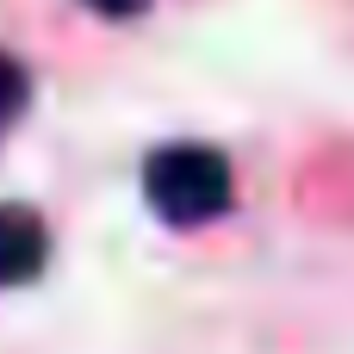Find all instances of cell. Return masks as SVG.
<instances>
[{"label": "cell", "mask_w": 354, "mask_h": 354, "mask_svg": "<svg viewBox=\"0 0 354 354\" xmlns=\"http://www.w3.org/2000/svg\"><path fill=\"white\" fill-rule=\"evenodd\" d=\"M143 199L168 224H212V218L230 212L236 180H230V162L212 143H168L143 162Z\"/></svg>", "instance_id": "6da1fadb"}, {"label": "cell", "mask_w": 354, "mask_h": 354, "mask_svg": "<svg viewBox=\"0 0 354 354\" xmlns=\"http://www.w3.org/2000/svg\"><path fill=\"white\" fill-rule=\"evenodd\" d=\"M50 261V230L37 212L25 205H0V286H25L37 280Z\"/></svg>", "instance_id": "7a4b0ae2"}, {"label": "cell", "mask_w": 354, "mask_h": 354, "mask_svg": "<svg viewBox=\"0 0 354 354\" xmlns=\"http://www.w3.org/2000/svg\"><path fill=\"white\" fill-rule=\"evenodd\" d=\"M25 100H31V75L19 68V56H6V50H0V137L19 124Z\"/></svg>", "instance_id": "3957f363"}, {"label": "cell", "mask_w": 354, "mask_h": 354, "mask_svg": "<svg viewBox=\"0 0 354 354\" xmlns=\"http://www.w3.org/2000/svg\"><path fill=\"white\" fill-rule=\"evenodd\" d=\"M87 6H93V12H106V19H137L149 0H87Z\"/></svg>", "instance_id": "277c9868"}]
</instances>
